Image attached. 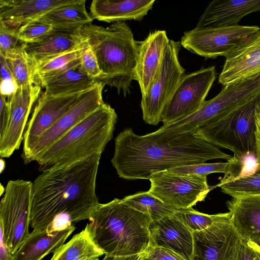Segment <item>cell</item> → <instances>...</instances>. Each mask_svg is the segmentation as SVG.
Returning <instances> with one entry per match:
<instances>
[{"instance_id":"cell-1","label":"cell","mask_w":260,"mask_h":260,"mask_svg":"<svg viewBox=\"0 0 260 260\" xmlns=\"http://www.w3.org/2000/svg\"><path fill=\"white\" fill-rule=\"evenodd\" d=\"M102 153L42 172L32 182L30 226L49 233L89 219L100 203L95 182Z\"/></svg>"},{"instance_id":"cell-2","label":"cell","mask_w":260,"mask_h":260,"mask_svg":"<svg viewBox=\"0 0 260 260\" xmlns=\"http://www.w3.org/2000/svg\"><path fill=\"white\" fill-rule=\"evenodd\" d=\"M232 157L195 131L180 134L155 131L140 136L127 128L115 139L111 162L120 178L149 180L155 173L176 167Z\"/></svg>"},{"instance_id":"cell-3","label":"cell","mask_w":260,"mask_h":260,"mask_svg":"<svg viewBox=\"0 0 260 260\" xmlns=\"http://www.w3.org/2000/svg\"><path fill=\"white\" fill-rule=\"evenodd\" d=\"M89 220L94 238L105 255L140 254L149 244L151 218L121 199L100 203Z\"/></svg>"},{"instance_id":"cell-4","label":"cell","mask_w":260,"mask_h":260,"mask_svg":"<svg viewBox=\"0 0 260 260\" xmlns=\"http://www.w3.org/2000/svg\"><path fill=\"white\" fill-rule=\"evenodd\" d=\"M80 33L95 54L102 71L98 81L124 95L129 93L132 81L136 80L137 44L129 26L124 22L106 27L90 23L83 26Z\"/></svg>"},{"instance_id":"cell-5","label":"cell","mask_w":260,"mask_h":260,"mask_svg":"<svg viewBox=\"0 0 260 260\" xmlns=\"http://www.w3.org/2000/svg\"><path fill=\"white\" fill-rule=\"evenodd\" d=\"M117 118L104 103L34 159L42 172L64 168L102 153L111 140Z\"/></svg>"},{"instance_id":"cell-6","label":"cell","mask_w":260,"mask_h":260,"mask_svg":"<svg viewBox=\"0 0 260 260\" xmlns=\"http://www.w3.org/2000/svg\"><path fill=\"white\" fill-rule=\"evenodd\" d=\"M259 93L209 120L194 131L208 142L230 150L235 156L244 157L254 154L255 110Z\"/></svg>"},{"instance_id":"cell-7","label":"cell","mask_w":260,"mask_h":260,"mask_svg":"<svg viewBox=\"0 0 260 260\" xmlns=\"http://www.w3.org/2000/svg\"><path fill=\"white\" fill-rule=\"evenodd\" d=\"M32 182L9 181L0 203V228L4 241L13 255L28 237Z\"/></svg>"},{"instance_id":"cell-8","label":"cell","mask_w":260,"mask_h":260,"mask_svg":"<svg viewBox=\"0 0 260 260\" xmlns=\"http://www.w3.org/2000/svg\"><path fill=\"white\" fill-rule=\"evenodd\" d=\"M181 46L179 41L170 40L157 76L148 92L142 95L143 119L147 124L156 125L161 121L166 105L185 74L178 58Z\"/></svg>"},{"instance_id":"cell-9","label":"cell","mask_w":260,"mask_h":260,"mask_svg":"<svg viewBox=\"0 0 260 260\" xmlns=\"http://www.w3.org/2000/svg\"><path fill=\"white\" fill-rule=\"evenodd\" d=\"M260 30L255 25L197 28L184 32L180 44L205 58L226 57L249 37Z\"/></svg>"},{"instance_id":"cell-10","label":"cell","mask_w":260,"mask_h":260,"mask_svg":"<svg viewBox=\"0 0 260 260\" xmlns=\"http://www.w3.org/2000/svg\"><path fill=\"white\" fill-rule=\"evenodd\" d=\"M215 66L185 74L162 112L161 121L167 125L184 119L197 112L216 79Z\"/></svg>"},{"instance_id":"cell-11","label":"cell","mask_w":260,"mask_h":260,"mask_svg":"<svg viewBox=\"0 0 260 260\" xmlns=\"http://www.w3.org/2000/svg\"><path fill=\"white\" fill-rule=\"evenodd\" d=\"M149 193L165 204L178 209L191 208L204 200L211 188L207 176L178 175L169 170L153 174Z\"/></svg>"},{"instance_id":"cell-12","label":"cell","mask_w":260,"mask_h":260,"mask_svg":"<svg viewBox=\"0 0 260 260\" xmlns=\"http://www.w3.org/2000/svg\"><path fill=\"white\" fill-rule=\"evenodd\" d=\"M259 92L260 73L226 85L217 95L205 101L197 112L184 119L185 126L190 131L195 130Z\"/></svg>"},{"instance_id":"cell-13","label":"cell","mask_w":260,"mask_h":260,"mask_svg":"<svg viewBox=\"0 0 260 260\" xmlns=\"http://www.w3.org/2000/svg\"><path fill=\"white\" fill-rule=\"evenodd\" d=\"M84 92L59 96L41 93L24 133L23 159L40 137L79 101Z\"/></svg>"},{"instance_id":"cell-14","label":"cell","mask_w":260,"mask_h":260,"mask_svg":"<svg viewBox=\"0 0 260 260\" xmlns=\"http://www.w3.org/2000/svg\"><path fill=\"white\" fill-rule=\"evenodd\" d=\"M104 86L98 81L92 87L85 91L79 101L40 137L28 155L23 159L25 164L34 161L36 156L102 106L104 103L102 95Z\"/></svg>"},{"instance_id":"cell-15","label":"cell","mask_w":260,"mask_h":260,"mask_svg":"<svg viewBox=\"0 0 260 260\" xmlns=\"http://www.w3.org/2000/svg\"><path fill=\"white\" fill-rule=\"evenodd\" d=\"M193 233L191 260H234L239 236L231 216Z\"/></svg>"},{"instance_id":"cell-16","label":"cell","mask_w":260,"mask_h":260,"mask_svg":"<svg viewBox=\"0 0 260 260\" xmlns=\"http://www.w3.org/2000/svg\"><path fill=\"white\" fill-rule=\"evenodd\" d=\"M38 83L18 87L7 98L10 107V118L7 131L0 140V156L10 157L19 149L28 116L35 103L41 94Z\"/></svg>"},{"instance_id":"cell-17","label":"cell","mask_w":260,"mask_h":260,"mask_svg":"<svg viewBox=\"0 0 260 260\" xmlns=\"http://www.w3.org/2000/svg\"><path fill=\"white\" fill-rule=\"evenodd\" d=\"M169 41L165 30H157L150 32L144 40L137 41L136 80L142 95L148 92L156 78Z\"/></svg>"},{"instance_id":"cell-18","label":"cell","mask_w":260,"mask_h":260,"mask_svg":"<svg viewBox=\"0 0 260 260\" xmlns=\"http://www.w3.org/2000/svg\"><path fill=\"white\" fill-rule=\"evenodd\" d=\"M260 73V30L249 37L225 58L219 78L225 86Z\"/></svg>"},{"instance_id":"cell-19","label":"cell","mask_w":260,"mask_h":260,"mask_svg":"<svg viewBox=\"0 0 260 260\" xmlns=\"http://www.w3.org/2000/svg\"><path fill=\"white\" fill-rule=\"evenodd\" d=\"M149 243L168 249L186 260H191L193 233L175 214L151 222Z\"/></svg>"},{"instance_id":"cell-20","label":"cell","mask_w":260,"mask_h":260,"mask_svg":"<svg viewBox=\"0 0 260 260\" xmlns=\"http://www.w3.org/2000/svg\"><path fill=\"white\" fill-rule=\"evenodd\" d=\"M258 11L260 0H214L206 7L196 27L237 25L245 16Z\"/></svg>"},{"instance_id":"cell-21","label":"cell","mask_w":260,"mask_h":260,"mask_svg":"<svg viewBox=\"0 0 260 260\" xmlns=\"http://www.w3.org/2000/svg\"><path fill=\"white\" fill-rule=\"evenodd\" d=\"M76 0H0V21L19 29L59 7Z\"/></svg>"},{"instance_id":"cell-22","label":"cell","mask_w":260,"mask_h":260,"mask_svg":"<svg viewBox=\"0 0 260 260\" xmlns=\"http://www.w3.org/2000/svg\"><path fill=\"white\" fill-rule=\"evenodd\" d=\"M155 0H93L90 6L93 19L108 23L141 20L153 6Z\"/></svg>"},{"instance_id":"cell-23","label":"cell","mask_w":260,"mask_h":260,"mask_svg":"<svg viewBox=\"0 0 260 260\" xmlns=\"http://www.w3.org/2000/svg\"><path fill=\"white\" fill-rule=\"evenodd\" d=\"M226 205L239 237L260 245V198H232Z\"/></svg>"},{"instance_id":"cell-24","label":"cell","mask_w":260,"mask_h":260,"mask_svg":"<svg viewBox=\"0 0 260 260\" xmlns=\"http://www.w3.org/2000/svg\"><path fill=\"white\" fill-rule=\"evenodd\" d=\"M86 44L80 30L57 31L40 42L26 44L25 50L31 61L34 71L39 64L79 49Z\"/></svg>"},{"instance_id":"cell-25","label":"cell","mask_w":260,"mask_h":260,"mask_svg":"<svg viewBox=\"0 0 260 260\" xmlns=\"http://www.w3.org/2000/svg\"><path fill=\"white\" fill-rule=\"evenodd\" d=\"M75 229L72 225L52 233L33 230L13 255V260H42L64 244Z\"/></svg>"},{"instance_id":"cell-26","label":"cell","mask_w":260,"mask_h":260,"mask_svg":"<svg viewBox=\"0 0 260 260\" xmlns=\"http://www.w3.org/2000/svg\"><path fill=\"white\" fill-rule=\"evenodd\" d=\"M85 3L84 0H76L52 10L37 20L58 31H80L83 26L93 20L86 9Z\"/></svg>"},{"instance_id":"cell-27","label":"cell","mask_w":260,"mask_h":260,"mask_svg":"<svg viewBox=\"0 0 260 260\" xmlns=\"http://www.w3.org/2000/svg\"><path fill=\"white\" fill-rule=\"evenodd\" d=\"M104 254L88 223L81 232L59 246L50 260H99Z\"/></svg>"},{"instance_id":"cell-28","label":"cell","mask_w":260,"mask_h":260,"mask_svg":"<svg viewBox=\"0 0 260 260\" xmlns=\"http://www.w3.org/2000/svg\"><path fill=\"white\" fill-rule=\"evenodd\" d=\"M98 81L73 69L49 79L41 85L44 93L48 95L59 96L83 93L92 87Z\"/></svg>"},{"instance_id":"cell-29","label":"cell","mask_w":260,"mask_h":260,"mask_svg":"<svg viewBox=\"0 0 260 260\" xmlns=\"http://www.w3.org/2000/svg\"><path fill=\"white\" fill-rule=\"evenodd\" d=\"M88 45L54 57L37 65L34 69L36 82L41 85L53 77L68 70L77 69L80 58Z\"/></svg>"},{"instance_id":"cell-30","label":"cell","mask_w":260,"mask_h":260,"mask_svg":"<svg viewBox=\"0 0 260 260\" xmlns=\"http://www.w3.org/2000/svg\"><path fill=\"white\" fill-rule=\"evenodd\" d=\"M121 200L125 204L149 216L152 222L173 215L180 209L165 204L148 191L139 192Z\"/></svg>"},{"instance_id":"cell-31","label":"cell","mask_w":260,"mask_h":260,"mask_svg":"<svg viewBox=\"0 0 260 260\" xmlns=\"http://www.w3.org/2000/svg\"><path fill=\"white\" fill-rule=\"evenodd\" d=\"M26 44L4 56L17 87L37 83L34 75L31 61L25 50Z\"/></svg>"},{"instance_id":"cell-32","label":"cell","mask_w":260,"mask_h":260,"mask_svg":"<svg viewBox=\"0 0 260 260\" xmlns=\"http://www.w3.org/2000/svg\"><path fill=\"white\" fill-rule=\"evenodd\" d=\"M219 187L223 193L232 198H260V171L250 175L241 176Z\"/></svg>"},{"instance_id":"cell-33","label":"cell","mask_w":260,"mask_h":260,"mask_svg":"<svg viewBox=\"0 0 260 260\" xmlns=\"http://www.w3.org/2000/svg\"><path fill=\"white\" fill-rule=\"evenodd\" d=\"M174 214L192 232L205 230L215 222L231 216L229 212L213 215L207 214L200 212L192 207L180 209Z\"/></svg>"},{"instance_id":"cell-34","label":"cell","mask_w":260,"mask_h":260,"mask_svg":"<svg viewBox=\"0 0 260 260\" xmlns=\"http://www.w3.org/2000/svg\"><path fill=\"white\" fill-rule=\"evenodd\" d=\"M58 30L51 25L35 20L22 25L18 30L20 40L26 44L40 42Z\"/></svg>"},{"instance_id":"cell-35","label":"cell","mask_w":260,"mask_h":260,"mask_svg":"<svg viewBox=\"0 0 260 260\" xmlns=\"http://www.w3.org/2000/svg\"><path fill=\"white\" fill-rule=\"evenodd\" d=\"M232 169L230 161L225 162L205 163L187 165L176 167L168 170L172 173L178 175L195 174L207 176L212 173H219L228 175Z\"/></svg>"},{"instance_id":"cell-36","label":"cell","mask_w":260,"mask_h":260,"mask_svg":"<svg viewBox=\"0 0 260 260\" xmlns=\"http://www.w3.org/2000/svg\"><path fill=\"white\" fill-rule=\"evenodd\" d=\"M18 29L0 21V55L5 56L24 45L18 36Z\"/></svg>"},{"instance_id":"cell-37","label":"cell","mask_w":260,"mask_h":260,"mask_svg":"<svg viewBox=\"0 0 260 260\" xmlns=\"http://www.w3.org/2000/svg\"><path fill=\"white\" fill-rule=\"evenodd\" d=\"M78 70L82 73L98 81L102 76L95 54L88 46L80 58Z\"/></svg>"},{"instance_id":"cell-38","label":"cell","mask_w":260,"mask_h":260,"mask_svg":"<svg viewBox=\"0 0 260 260\" xmlns=\"http://www.w3.org/2000/svg\"><path fill=\"white\" fill-rule=\"evenodd\" d=\"M234 260H260V245L239 237Z\"/></svg>"},{"instance_id":"cell-39","label":"cell","mask_w":260,"mask_h":260,"mask_svg":"<svg viewBox=\"0 0 260 260\" xmlns=\"http://www.w3.org/2000/svg\"><path fill=\"white\" fill-rule=\"evenodd\" d=\"M139 260H186L175 252L165 248L149 243L140 254Z\"/></svg>"},{"instance_id":"cell-40","label":"cell","mask_w":260,"mask_h":260,"mask_svg":"<svg viewBox=\"0 0 260 260\" xmlns=\"http://www.w3.org/2000/svg\"><path fill=\"white\" fill-rule=\"evenodd\" d=\"M1 64V94L7 96L11 95L18 88L13 74L4 56L0 55Z\"/></svg>"},{"instance_id":"cell-41","label":"cell","mask_w":260,"mask_h":260,"mask_svg":"<svg viewBox=\"0 0 260 260\" xmlns=\"http://www.w3.org/2000/svg\"><path fill=\"white\" fill-rule=\"evenodd\" d=\"M244 157L235 156L229 160L232 163V169L230 173L224 176L219 183L216 186L219 187L230 182L233 181L241 176V171L244 167Z\"/></svg>"},{"instance_id":"cell-42","label":"cell","mask_w":260,"mask_h":260,"mask_svg":"<svg viewBox=\"0 0 260 260\" xmlns=\"http://www.w3.org/2000/svg\"><path fill=\"white\" fill-rule=\"evenodd\" d=\"M0 140L6 134L10 118V107L7 97L1 94Z\"/></svg>"},{"instance_id":"cell-43","label":"cell","mask_w":260,"mask_h":260,"mask_svg":"<svg viewBox=\"0 0 260 260\" xmlns=\"http://www.w3.org/2000/svg\"><path fill=\"white\" fill-rule=\"evenodd\" d=\"M255 152L257 168L260 171V93L255 110Z\"/></svg>"},{"instance_id":"cell-44","label":"cell","mask_w":260,"mask_h":260,"mask_svg":"<svg viewBox=\"0 0 260 260\" xmlns=\"http://www.w3.org/2000/svg\"><path fill=\"white\" fill-rule=\"evenodd\" d=\"M0 260H13V254L9 250L1 233L0 240Z\"/></svg>"},{"instance_id":"cell-45","label":"cell","mask_w":260,"mask_h":260,"mask_svg":"<svg viewBox=\"0 0 260 260\" xmlns=\"http://www.w3.org/2000/svg\"><path fill=\"white\" fill-rule=\"evenodd\" d=\"M140 254L126 256H117L105 255L104 258L102 260H139Z\"/></svg>"},{"instance_id":"cell-46","label":"cell","mask_w":260,"mask_h":260,"mask_svg":"<svg viewBox=\"0 0 260 260\" xmlns=\"http://www.w3.org/2000/svg\"><path fill=\"white\" fill-rule=\"evenodd\" d=\"M0 173H2L5 168V162L2 158L0 160Z\"/></svg>"}]
</instances>
